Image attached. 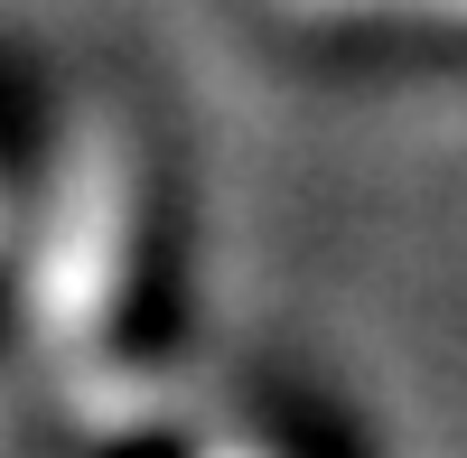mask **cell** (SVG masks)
I'll list each match as a JSON object with an SVG mask.
<instances>
[{"mask_svg":"<svg viewBox=\"0 0 467 458\" xmlns=\"http://www.w3.org/2000/svg\"><path fill=\"white\" fill-rule=\"evenodd\" d=\"M122 244H131V169L122 150H94V131L75 141L66 187H57V215H47V244H37V318L47 337H94L112 290H122Z\"/></svg>","mask_w":467,"mask_h":458,"instance_id":"cell-1","label":"cell"},{"mask_svg":"<svg viewBox=\"0 0 467 458\" xmlns=\"http://www.w3.org/2000/svg\"><path fill=\"white\" fill-rule=\"evenodd\" d=\"M290 19H420V28H467V0H281Z\"/></svg>","mask_w":467,"mask_h":458,"instance_id":"cell-2","label":"cell"}]
</instances>
